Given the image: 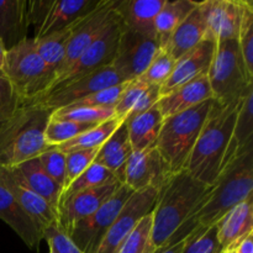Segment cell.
Returning <instances> with one entry per match:
<instances>
[{"mask_svg": "<svg viewBox=\"0 0 253 253\" xmlns=\"http://www.w3.org/2000/svg\"><path fill=\"white\" fill-rule=\"evenodd\" d=\"M152 214H147L138 221L127 235L116 253H153L151 249Z\"/></svg>", "mask_w": 253, "mask_h": 253, "instance_id": "8d00e7d4", "label": "cell"}, {"mask_svg": "<svg viewBox=\"0 0 253 253\" xmlns=\"http://www.w3.org/2000/svg\"><path fill=\"white\" fill-rule=\"evenodd\" d=\"M100 2L101 0H53L48 14L36 30L35 39L74 26L84 16L96 9Z\"/></svg>", "mask_w": 253, "mask_h": 253, "instance_id": "44dd1931", "label": "cell"}, {"mask_svg": "<svg viewBox=\"0 0 253 253\" xmlns=\"http://www.w3.org/2000/svg\"><path fill=\"white\" fill-rule=\"evenodd\" d=\"M222 253H253V234L247 235L245 239L240 240Z\"/></svg>", "mask_w": 253, "mask_h": 253, "instance_id": "7dc6e473", "label": "cell"}, {"mask_svg": "<svg viewBox=\"0 0 253 253\" xmlns=\"http://www.w3.org/2000/svg\"><path fill=\"white\" fill-rule=\"evenodd\" d=\"M197 2L194 0H166L155 20L156 40L161 48L167 44L174 30L193 11Z\"/></svg>", "mask_w": 253, "mask_h": 253, "instance_id": "f1b7e54d", "label": "cell"}, {"mask_svg": "<svg viewBox=\"0 0 253 253\" xmlns=\"http://www.w3.org/2000/svg\"><path fill=\"white\" fill-rule=\"evenodd\" d=\"M49 253H56V252H54V251H53V250H52V249H51V247H49Z\"/></svg>", "mask_w": 253, "mask_h": 253, "instance_id": "f907efd6", "label": "cell"}, {"mask_svg": "<svg viewBox=\"0 0 253 253\" xmlns=\"http://www.w3.org/2000/svg\"><path fill=\"white\" fill-rule=\"evenodd\" d=\"M2 74L16 91L21 105L42 95L54 79L53 72L36 52L34 39L24 40L5 52Z\"/></svg>", "mask_w": 253, "mask_h": 253, "instance_id": "8992f818", "label": "cell"}, {"mask_svg": "<svg viewBox=\"0 0 253 253\" xmlns=\"http://www.w3.org/2000/svg\"><path fill=\"white\" fill-rule=\"evenodd\" d=\"M0 220L5 222L29 249L39 251L43 231L37 222L20 207L11 193L0 183Z\"/></svg>", "mask_w": 253, "mask_h": 253, "instance_id": "d6986e66", "label": "cell"}, {"mask_svg": "<svg viewBox=\"0 0 253 253\" xmlns=\"http://www.w3.org/2000/svg\"><path fill=\"white\" fill-rule=\"evenodd\" d=\"M123 29V21L115 10V15L110 20L108 26L104 29V31L99 35L98 39L84 51V53L77 59L76 63L71 68L67 69L61 77H58L52 83L48 90L43 94L49 93L62 85H66V84L71 83L90 72L96 71V69L111 66L113 61L115 59L116 52H118L119 40H120Z\"/></svg>", "mask_w": 253, "mask_h": 253, "instance_id": "ba28073f", "label": "cell"}, {"mask_svg": "<svg viewBox=\"0 0 253 253\" xmlns=\"http://www.w3.org/2000/svg\"><path fill=\"white\" fill-rule=\"evenodd\" d=\"M116 180H118V178L115 177V174L111 170H109L108 168L99 165V163L93 162L64 190L61 198V203L71 198L72 195L77 194V193L103 187V185L110 184V183L116 182ZM61 203H59V205H61Z\"/></svg>", "mask_w": 253, "mask_h": 253, "instance_id": "d6a6232c", "label": "cell"}, {"mask_svg": "<svg viewBox=\"0 0 253 253\" xmlns=\"http://www.w3.org/2000/svg\"><path fill=\"white\" fill-rule=\"evenodd\" d=\"M253 148L245 151L222 172L211 187L209 197L197 214L180 229L175 242L185 239L194 230L215 226L229 210L253 198Z\"/></svg>", "mask_w": 253, "mask_h": 253, "instance_id": "3957f363", "label": "cell"}, {"mask_svg": "<svg viewBox=\"0 0 253 253\" xmlns=\"http://www.w3.org/2000/svg\"><path fill=\"white\" fill-rule=\"evenodd\" d=\"M52 116L62 120L81 124L98 125L115 116L114 108H93V106H66L52 111Z\"/></svg>", "mask_w": 253, "mask_h": 253, "instance_id": "d590c367", "label": "cell"}, {"mask_svg": "<svg viewBox=\"0 0 253 253\" xmlns=\"http://www.w3.org/2000/svg\"><path fill=\"white\" fill-rule=\"evenodd\" d=\"M131 153H132V148L128 140L127 126L124 121L120 127L101 145L94 162L111 170L119 182H121L124 167Z\"/></svg>", "mask_w": 253, "mask_h": 253, "instance_id": "83f0119b", "label": "cell"}, {"mask_svg": "<svg viewBox=\"0 0 253 253\" xmlns=\"http://www.w3.org/2000/svg\"><path fill=\"white\" fill-rule=\"evenodd\" d=\"M121 184L123 183L116 180L103 187L77 193L62 202L57 210L59 226L69 235L74 225L94 214L101 204H104L121 187Z\"/></svg>", "mask_w": 253, "mask_h": 253, "instance_id": "2e32d148", "label": "cell"}, {"mask_svg": "<svg viewBox=\"0 0 253 253\" xmlns=\"http://www.w3.org/2000/svg\"><path fill=\"white\" fill-rule=\"evenodd\" d=\"M115 4L116 0H101L100 5L96 9H94L90 14L84 16L81 21L74 25L66 49L63 64L57 73L54 81L76 63L77 59L108 26L110 20L115 15Z\"/></svg>", "mask_w": 253, "mask_h": 253, "instance_id": "4fadbf2b", "label": "cell"}, {"mask_svg": "<svg viewBox=\"0 0 253 253\" xmlns=\"http://www.w3.org/2000/svg\"><path fill=\"white\" fill-rule=\"evenodd\" d=\"M94 126L95 125H91V124L62 120V119L54 118L51 114V118L44 128V141L51 147H58V146L76 138L77 136L82 135Z\"/></svg>", "mask_w": 253, "mask_h": 253, "instance_id": "836d02e7", "label": "cell"}, {"mask_svg": "<svg viewBox=\"0 0 253 253\" xmlns=\"http://www.w3.org/2000/svg\"><path fill=\"white\" fill-rule=\"evenodd\" d=\"M124 119L114 116L109 120L98 124L94 127L89 128L88 131L83 132L82 135L77 136L73 140L58 146L62 152L67 153L71 151L77 150H91V148H100L101 145L118 130L124 123Z\"/></svg>", "mask_w": 253, "mask_h": 253, "instance_id": "4dcf8cb0", "label": "cell"}, {"mask_svg": "<svg viewBox=\"0 0 253 253\" xmlns=\"http://www.w3.org/2000/svg\"><path fill=\"white\" fill-rule=\"evenodd\" d=\"M5 49L2 44L0 43V72H2V67H4V59H5Z\"/></svg>", "mask_w": 253, "mask_h": 253, "instance_id": "681fc988", "label": "cell"}, {"mask_svg": "<svg viewBox=\"0 0 253 253\" xmlns=\"http://www.w3.org/2000/svg\"><path fill=\"white\" fill-rule=\"evenodd\" d=\"M163 120L165 119L157 105L152 106L140 115L125 120L132 151L136 152L156 147Z\"/></svg>", "mask_w": 253, "mask_h": 253, "instance_id": "4316f807", "label": "cell"}, {"mask_svg": "<svg viewBox=\"0 0 253 253\" xmlns=\"http://www.w3.org/2000/svg\"><path fill=\"white\" fill-rule=\"evenodd\" d=\"M98 151L99 148H91V150L71 151V152L66 153V187H64V190L95 161Z\"/></svg>", "mask_w": 253, "mask_h": 253, "instance_id": "ab89813d", "label": "cell"}, {"mask_svg": "<svg viewBox=\"0 0 253 253\" xmlns=\"http://www.w3.org/2000/svg\"><path fill=\"white\" fill-rule=\"evenodd\" d=\"M212 95L221 105L239 103L253 82L249 78L237 40L216 42L214 57L208 71Z\"/></svg>", "mask_w": 253, "mask_h": 253, "instance_id": "52a82bcc", "label": "cell"}, {"mask_svg": "<svg viewBox=\"0 0 253 253\" xmlns=\"http://www.w3.org/2000/svg\"><path fill=\"white\" fill-rule=\"evenodd\" d=\"M200 7L207 27L205 40L215 42L237 40L244 0H203Z\"/></svg>", "mask_w": 253, "mask_h": 253, "instance_id": "9a60e30c", "label": "cell"}, {"mask_svg": "<svg viewBox=\"0 0 253 253\" xmlns=\"http://www.w3.org/2000/svg\"><path fill=\"white\" fill-rule=\"evenodd\" d=\"M130 82V81H128ZM128 82L118 84V85L110 86V88L103 89L100 91L91 94V95L85 96L81 100L76 101L69 106H93V108H114L118 104L121 94L125 90Z\"/></svg>", "mask_w": 253, "mask_h": 253, "instance_id": "60d3db41", "label": "cell"}, {"mask_svg": "<svg viewBox=\"0 0 253 253\" xmlns=\"http://www.w3.org/2000/svg\"><path fill=\"white\" fill-rule=\"evenodd\" d=\"M234 138L237 145V156L253 148V86L247 90L239 104Z\"/></svg>", "mask_w": 253, "mask_h": 253, "instance_id": "1f68e13d", "label": "cell"}, {"mask_svg": "<svg viewBox=\"0 0 253 253\" xmlns=\"http://www.w3.org/2000/svg\"><path fill=\"white\" fill-rule=\"evenodd\" d=\"M160 49L161 46L155 37L145 36L124 26L111 66L124 81H133L145 73Z\"/></svg>", "mask_w": 253, "mask_h": 253, "instance_id": "8fae6325", "label": "cell"}, {"mask_svg": "<svg viewBox=\"0 0 253 253\" xmlns=\"http://www.w3.org/2000/svg\"><path fill=\"white\" fill-rule=\"evenodd\" d=\"M148 85H150V84H147L141 78L133 79V81L128 82L125 90L123 91L120 99H119L118 104L114 106L115 116L125 120L126 116H127L128 113L131 111V109L135 106V104L137 103V100L141 98V95L145 93L146 89L148 88Z\"/></svg>", "mask_w": 253, "mask_h": 253, "instance_id": "b9f144b4", "label": "cell"}, {"mask_svg": "<svg viewBox=\"0 0 253 253\" xmlns=\"http://www.w3.org/2000/svg\"><path fill=\"white\" fill-rule=\"evenodd\" d=\"M43 240L56 253H83L58 222L43 230Z\"/></svg>", "mask_w": 253, "mask_h": 253, "instance_id": "7bdbcfd3", "label": "cell"}, {"mask_svg": "<svg viewBox=\"0 0 253 253\" xmlns=\"http://www.w3.org/2000/svg\"><path fill=\"white\" fill-rule=\"evenodd\" d=\"M73 27L74 26L46 35L43 37L34 39L36 52L41 57L42 61L46 63V66L53 72L54 78H56L57 73H58L62 64H63L64 57H66V49L67 46H68V41L71 39Z\"/></svg>", "mask_w": 253, "mask_h": 253, "instance_id": "f546056e", "label": "cell"}, {"mask_svg": "<svg viewBox=\"0 0 253 253\" xmlns=\"http://www.w3.org/2000/svg\"><path fill=\"white\" fill-rule=\"evenodd\" d=\"M44 172L64 190L66 187V153L58 147H49L39 157Z\"/></svg>", "mask_w": 253, "mask_h": 253, "instance_id": "f35d334b", "label": "cell"}, {"mask_svg": "<svg viewBox=\"0 0 253 253\" xmlns=\"http://www.w3.org/2000/svg\"><path fill=\"white\" fill-rule=\"evenodd\" d=\"M184 245H185V239H183L180 240V241L175 242V244L168 245V246L158 250V251H156L155 253H182Z\"/></svg>", "mask_w": 253, "mask_h": 253, "instance_id": "c3c4849f", "label": "cell"}, {"mask_svg": "<svg viewBox=\"0 0 253 253\" xmlns=\"http://www.w3.org/2000/svg\"><path fill=\"white\" fill-rule=\"evenodd\" d=\"M29 26L27 1L0 0V43L5 51L27 39Z\"/></svg>", "mask_w": 253, "mask_h": 253, "instance_id": "cb8c5ba5", "label": "cell"}, {"mask_svg": "<svg viewBox=\"0 0 253 253\" xmlns=\"http://www.w3.org/2000/svg\"><path fill=\"white\" fill-rule=\"evenodd\" d=\"M21 106L19 96L6 77L0 72V124L10 118Z\"/></svg>", "mask_w": 253, "mask_h": 253, "instance_id": "ee69618b", "label": "cell"}, {"mask_svg": "<svg viewBox=\"0 0 253 253\" xmlns=\"http://www.w3.org/2000/svg\"><path fill=\"white\" fill-rule=\"evenodd\" d=\"M9 169L22 184L46 200L54 210H58L63 190L44 172L39 158H32Z\"/></svg>", "mask_w": 253, "mask_h": 253, "instance_id": "d4e9b609", "label": "cell"}, {"mask_svg": "<svg viewBox=\"0 0 253 253\" xmlns=\"http://www.w3.org/2000/svg\"><path fill=\"white\" fill-rule=\"evenodd\" d=\"M0 183L11 193L20 207L37 222L43 231L46 227L58 222L57 210H54L48 203L22 184L11 173L9 168H0Z\"/></svg>", "mask_w": 253, "mask_h": 253, "instance_id": "ac0fdd59", "label": "cell"}, {"mask_svg": "<svg viewBox=\"0 0 253 253\" xmlns=\"http://www.w3.org/2000/svg\"><path fill=\"white\" fill-rule=\"evenodd\" d=\"M211 192V187L195 179L185 169L173 173L160 188L153 207L151 249L175 244L180 229L197 214Z\"/></svg>", "mask_w": 253, "mask_h": 253, "instance_id": "6da1fadb", "label": "cell"}, {"mask_svg": "<svg viewBox=\"0 0 253 253\" xmlns=\"http://www.w3.org/2000/svg\"><path fill=\"white\" fill-rule=\"evenodd\" d=\"M157 195L158 190L153 188L133 193L121 208L120 212L101 241L96 253L118 252L124 240L135 229L138 221L152 211L157 200Z\"/></svg>", "mask_w": 253, "mask_h": 253, "instance_id": "7c38bea8", "label": "cell"}, {"mask_svg": "<svg viewBox=\"0 0 253 253\" xmlns=\"http://www.w3.org/2000/svg\"><path fill=\"white\" fill-rule=\"evenodd\" d=\"M52 111L34 104L21 105L0 124V168H14L48 150L44 128Z\"/></svg>", "mask_w": 253, "mask_h": 253, "instance_id": "277c9868", "label": "cell"}, {"mask_svg": "<svg viewBox=\"0 0 253 253\" xmlns=\"http://www.w3.org/2000/svg\"><path fill=\"white\" fill-rule=\"evenodd\" d=\"M240 101L221 105L215 100L184 168L195 179L209 187L215 184L237 156L234 128Z\"/></svg>", "mask_w": 253, "mask_h": 253, "instance_id": "7a4b0ae2", "label": "cell"}, {"mask_svg": "<svg viewBox=\"0 0 253 253\" xmlns=\"http://www.w3.org/2000/svg\"><path fill=\"white\" fill-rule=\"evenodd\" d=\"M133 190L127 185L121 187L106 200L94 214L74 225L69 237L83 253H96L101 241Z\"/></svg>", "mask_w": 253, "mask_h": 253, "instance_id": "9c48e42d", "label": "cell"}, {"mask_svg": "<svg viewBox=\"0 0 253 253\" xmlns=\"http://www.w3.org/2000/svg\"><path fill=\"white\" fill-rule=\"evenodd\" d=\"M205 32L207 27L204 15L200 7V1H198L197 6L174 30L163 48L167 49L175 59H178L205 40Z\"/></svg>", "mask_w": 253, "mask_h": 253, "instance_id": "484cf974", "label": "cell"}, {"mask_svg": "<svg viewBox=\"0 0 253 253\" xmlns=\"http://www.w3.org/2000/svg\"><path fill=\"white\" fill-rule=\"evenodd\" d=\"M53 0H34L27 1V16H29L30 25H34L36 30L44 20L51 9Z\"/></svg>", "mask_w": 253, "mask_h": 253, "instance_id": "bcb514c9", "label": "cell"}, {"mask_svg": "<svg viewBox=\"0 0 253 253\" xmlns=\"http://www.w3.org/2000/svg\"><path fill=\"white\" fill-rule=\"evenodd\" d=\"M126 81H124L123 77L116 72V69L113 66H108L90 72L66 85H62L49 93L43 94V95L30 101L29 104H34V105H39L41 108L54 111L57 109L72 105L76 101L91 95L96 91L118 85Z\"/></svg>", "mask_w": 253, "mask_h": 253, "instance_id": "30bf717a", "label": "cell"}, {"mask_svg": "<svg viewBox=\"0 0 253 253\" xmlns=\"http://www.w3.org/2000/svg\"><path fill=\"white\" fill-rule=\"evenodd\" d=\"M237 43L249 78L253 82V2L250 0H244Z\"/></svg>", "mask_w": 253, "mask_h": 253, "instance_id": "e575fe53", "label": "cell"}, {"mask_svg": "<svg viewBox=\"0 0 253 253\" xmlns=\"http://www.w3.org/2000/svg\"><path fill=\"white\" fill-rule=\"evenodd\" d=\"M161 98V93H160V86L158 85H148V88L146 89L145 93L141 95V98L138 99L137 103L135 104L131 111L128 113V115L126 116L125 120L127 119L133 118V116H137L140 114L145 113L147 111L148 109H151L152 106H155L157 104L158 99Z\"/></svg>", "mask_w": 253, "mask_h": 253, "instance_id": "f6af8a7d", "label": "cell"}, {"mask_svg": "<svg viewBox=\"0 0 253 253\" xmlns=\"http://www.w3.org/2000/svg\"><path fill=\"white\" fill-rule=\"evenodd\" d=\"M166 0H116L115 10L126 29L155 37V20Z\"/></svg>", "mask_w": 253, "mask_h": 253, "instance_id": "7402d4cb", "label": "cell"}, {"mask_svg": "<svg viewBox=\"0 0 253 253\" xmlns=\"http://www.w3.org/2000/svg\"><path fill=\"white\" fill-rule=\"evenodd\" d=\"M175 62L177 59L167 49L161 48L140 78L150 85H158L161 88L172 74Z\"/></svg>", "mask_w": 253, "mask_h": 253, "instance_id": "74e56055", "label": "cell"}, {"mask_svg": "<svg viewBox=\"0 0 253 253\" xmlns=\"http://www.w3.org/2000/svg\"><path fill=\"white\" fill-rule=\"evenodd\" d=\"M172 170L165 162L157 148L145 151H132L123 170L121 183L133 192L160 188L172 175Z\"/></svg>", "mask_w": 253, "mask_h": 253, "instance_id": "5bb4252c", "label": "cell"}, {"mask_svg": "<svg viewBox=\"0 0 253 253\" xmlns=\"http://www.w3.org/2000/svg\"><path fill=\"white\" fill-rule=\"evenodd\" d=\"M214 104L215 99H209L163 120L156 148L172 173L185 168Z\"/></svg>", "mask_w": 253, "mask_h": 253, "instance_id": "5b68a950", "label": "cell"}, {"mask_svg": "<svg viewBox=\"0 0 253 253\" xmlns=\"http://www.w3.org/2000/svg\"><path fill=\"white\" fill-rule=\"evenodd\" d=\"M209 99H214V95L207 74L162 95L156 105L163 119H166L194 108Z\"/></svg>", "mask_w": 253, "mask_h": 253, "instance_id": "ffe728a7", "label": "cell"}, {"mask_svg": "<svg viewBox=\"0 0 253 253\" xmlns=\"http://www.w3.org/2000/svg\"><path fill=\"white\" fill-rule=\"evenodd\" d=\"M216 49V42L203 40L199 44L183 54L175 62L169 78L160 88L161 96L202 76H207Z\"/></svg>", "mask_w": 253, "mask_h": 253, "instance_id": "e0dca14e", "label": "cell"}, {"mask_svg": "<svg viewBox=\"0 0 253 253\" xmlns=\"http://www.w3.org/2000/svg\"><path fill=\"white\" fill-rule=\"evenodd\" d=\"M216 237L222 252L253 234V198L240 203L226 212L215 225Z\"/></svg>", "mask_w": 253, "mask_h": 253, "instance_id": "603a6c76", "label": "cell"}]
</instances>
